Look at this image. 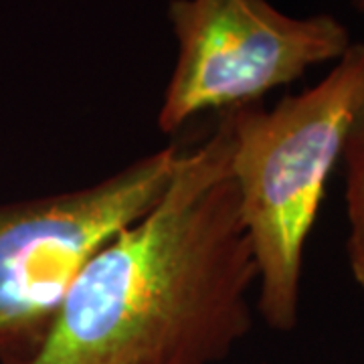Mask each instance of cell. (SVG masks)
<instances>
[{"label": "cell", "mask_w": 364, "mask_h": 364, "mask_svg": "<svg viewBox=\"0 0 364 364\" xmlns=\"http://www.w3.org/2000/svg\"><path fill=\"white\" fill-rule=\"evenodd\" d=\"M184 146L57 195L0 205V364H25L49 336L85 263L168 191Z\"/></svg>", "instance_id": "3"}, {"label": "cell", "mask_w": 364, "mask_h": 364, "mask_svg": "<svg viewBox=\"0 0 364 364\" xmlns=\"http://www.w3.org/2000/svg\"><path fill=\"white\" fill-rule=\"evenodd\" d=\"M346 166V255L352 277L364 291V105L342 152Z\"/></svg>", "instance_id": "5"}, {"label": "cell", "mask_w": 364, "mask_h": 364, "mask_svg": "<svg viewBox=\"0 0 364 364\" xmlns=\"http://www.w3.org/2000/svg\"><path fill=\"white\" fill-rule=\"evenodd\" d=\"M350 4L358 11V13L364 14V0H350Z\"/></svg>", "instance_id": "6"}, {"label": "cell", "mask_w": 364, "mask_h": 364, "mask_svg": "<svg viewBox=\"0 0 364 364\" xmlns=\"http://www.w3.org/2000/svg\"><path fill=\"white\" fill-rule=\"evenodd\" d=\"M364 105V43H352L322 81L273 107L223 112L229 170L257 265V312L277 332L298 326L304 249L326 184Z\"/></svg>", "instance_id": "2"}, {"label": "cell", "mask_w": 364, "mask_h": 364, "mask_svg": "<svg viewBox=\"0 0 364 364\" xmlns=\"http://www.w3.org/2000/svg\"><path fill=\"white\" fill-rule=\"evenodd\" d=\"M219 114L184 148L168 191L107 241L69 287L49 336L25 364H217L253 326L257 265L229 170Z\"/></svg>", "instance_id": "1"}, {"label": "cell", "mask_w": 364, "mask_h": 364, "mask_svg": "<svg viewBox=\"0 0 364 364\" xmlns=\"http://www.w3.org/2000/svg\"><path fill=\"white\" fill-rule=\"evenodd\" d=\"M166 18L176 61L158 109L164 134L207 112L259 104L352 45L336 16H291L269 0H170Z\"/></svg>", "instance_id": "4"}]
</instances>
